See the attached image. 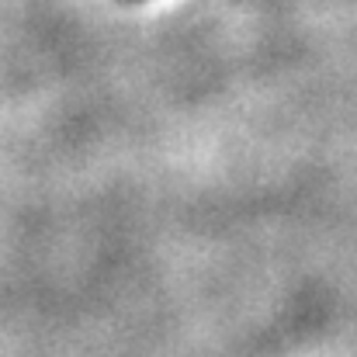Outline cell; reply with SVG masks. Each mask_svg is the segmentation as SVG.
Instances as JSON below:
<instances>
[{"label": "cell", "instance_id": "1", "mask_svg": "<svg viewBox=\"0 0 357 357\" xmlns=\"http://www.w3.org/2000/svg\"><path fill=\"white\" fill-rule=\"evenodd\" d=\"M128 3H139V0H128Z\"/></svg>", "mask_w": 357, "mask_h": 357}]
</instances>
